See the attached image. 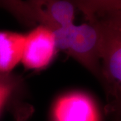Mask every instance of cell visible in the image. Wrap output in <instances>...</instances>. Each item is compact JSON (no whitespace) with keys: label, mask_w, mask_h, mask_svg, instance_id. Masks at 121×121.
<instances>
[{"label":"cell","mask_w":121,"mask_h":121,"mask_svg":"<svg viewBox=\"0 0 121 121\" xmlns=\"http://www.w3.org/2000/svg\"><path fill=\"white\" fill-rule=\"evenodd\" d=\"M80 25L74 24L52 30L56 47L101 79L102 35L98 22L91 17Z\"/></svg>","instance_id":"6da1fadb"},{"label":"cell","mask_w":121,"mask_h":121,"mask_svg":"<svg viewBox=\"0 0 121 121\" xmlns=\"http://www.w3.org/2000/svg\"><path fill=\"white\" fill-rule=\"evenodd\" d=\"M95 20L100 26L102 35L101 79L99 82L103 86L106 93V105L105 111L106 114L120 119L121 117V32Z\"/></svg>","instance_id":"7a4b0ae2"},{"label":"cell","mask_w":121,"mask_h":121,"mask_svg":"<svg viewBox=\"0 0 121 121\" xmlns=\"http://www.w3.org/2000/svg\"><path fill=\"white\" fill-rule=\"evenodd\" d=\"M0 7L20 20L51 30L72 24L75 18L73 4L66 1H0Z\"/></svg>","instance_id":"3957f363"},{"label":"cell","mask_w":121,"mask_h":121,"mask_svg":"<svg viewBox=\"0 0 121 121\" xmlns=\"http://www.w3.org/2000/svg\"><path fill=\"white\" fill-rule=\"evenodd\" d=\"M51 115L52 121H101L95 100L79 91L59 96L52 106Z\"/></svg>","instance_id":"277c9868"},{"label":"cell","mask_w":121,"mask_h":121,"mask_svg":"<svg viewBox=\"0 0 121 121\" xmlns=\"http://www.w3.org/2000/svg\"><path fill=\"white\" fill-rule=\"evenodd\" d=\"M56 51L52 30L39 26L25 36L21 62L27 69H43L50 64Z\"/></svg>","instance_id":"5b68a950"},{"label":"cell","mask_w":121,"mask_h":121,"mask_svg":"<svg viewBox=\"0 0 121 121\" xmlns=\"http://www.w3.org/2000/svg\"><path fill=\"white\" fill-rule=\"evenodd\" d=\"M86 17L121 32V1H86L76 4Z\"/></svg>","instance_id":"8992f818"},{"label":"cell","mask_w":121,"mask_h":121,"mask_svg":"<svg viewBox=\"0 0 121 121\" xmlns=\"http://www.w3.org/2000/svg\"><path fill=\"white\" fill-rule=\"evenodd\" d=\"M25 35L9 31L0 32V73L9 74L21 62Z\"/></svg>","instance_id":"52a82bcc"},{"label":"cell","mask_w":121,"mask_h":121,"mask_svg":"<svg viewBox=\"0 0 121 121\" xmlns=\"http://www.w3.org/2000/svg\"><path fill=\"white\" fill-rule=\"evenodd\" d=\"M16 87L12 84L0 83V112Z\"/></svg>","instance_id":"ba28073f"},{"label":"cell","mask_w":121,"mask_h":121,"mask_svg":"<svg viewBox=\"0 0 121 121\" xmlns=\"http://www.w3.org/2000/svg\"><path fill=\"white\" fill-rule=\"evenodd\" d=\"M0 83L12 84L17 86L18 85V80L16 78H14L10 74L0 73Z\"/></svg>","instance_id":"9c48e42d"},{"label":"cell","mask_w":121,"mask_h":121,"mask_svg":"<svg viewBox=\"0 0 121 121\" xmlns=\"http://www.w3.org/2000/svg\"><path fill=\"white\" fill-rule=\"evenodd\" d=\"M121 121L120 120V119H117V121Z\"/></svg>","instance_id":"30bf717a"}]
</instances>
